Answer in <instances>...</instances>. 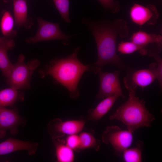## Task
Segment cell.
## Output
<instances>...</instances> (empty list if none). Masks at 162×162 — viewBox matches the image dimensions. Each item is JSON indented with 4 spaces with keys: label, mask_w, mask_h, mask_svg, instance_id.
<instances>
[{
    "label": "cell",
    "mask_w": 162,
    "mask_h": 162,
    "mask_svg": "<svg viewBox=\"0 0 162 162\" xmlns=\"http://www.w3.org/2000/svg\"><path fill=\"white\" fill-rule=\"evenodd\" d=\"M81 22L91 32L96 44L98 59L92 64V71L102 69L108 64L124 68V64L116 53V43L118 37L126 38L128 35L129 28L126 22L122 19L93 21L83 18Z\"/></svg>",
    "instance_id": "obj_1"
},
{
    "label": "cell",
    "mask_w": 162,
    "mask_h": 162,
    "mask_svg": "<svg viewBox=\"0 0 162 162\" xmlns=\"http://www.w3.org/2000/svg\"><path fill=\"white\" fill-rule=\"evenodd\" d=\"M80 48L77 47L68 56L52 60L39 71L41 78L49 75L52 77L55 83L65 87L70 98L74 99L80 96L78 86L83 74L92 71V64H84L78 58Z\"/></svg>",
    "instance_id": "obj_2"
},
{
    "label": "cell",
    "mask_w": 162,
    "mask_h": 162,
    "mask_svg": "<svg viewBox=\"0 0 162 162\" xmlns=\"http://www.w3.org/2000/svg\"><path fill=\"white\" fill-rule=\"evenodd\" d=\"M135 95V91H129L127 100L109 117L110 120L121 121L132 132L142 127H150L151 123L155 119L146 107V102Z\"/></svg>",
    "instance_id": "obj_3"
},
{
    "label": "cell",
    "mask_w": 162,
    "mask_h": 162,
    "mask_svg": "<svg viewBox=\"0 0 162 162\" xmlns=\"http://www.w3.org/2000/svg\"><path fill=\"white\" fill-rule=\"evenodd\" d=\"M25 59L23 55H19L17 62L13 64L10 72L7 78L8 84L18 90L30 88L32 75L40 64L38 59H32L26 63Z\"/></svg>",
    "instance_id": "obj_4"
},
{
    "label": "cell",
    "mask_w": 162,
    "mask_h": 162,
    "mask_svg": "<svg viewBox=\"0 0 162 162\" xmlns=\"http://www.w3.org/2000/svg\"><path fill=\"white\" fill-rule=\"evenodd\" d=\"M133 133L128 130H123L118 126H108L102 133V140L104 143L112 146L116 156L121 157L132 142Z\"/></svg>",
    "instance_id": "obj_5"
},
{
    "label": "cell",
    "mask_w": 162,
    "mask_h": 162,
    "mask_svg": "<svg viewBox=\"0 0 162 162\" xmlns=\"http://www.w3.org/2000/svg\"><path fill=\"white\" fill-rule=\"evenodd\" d=\"M38 28L35 35L27 38L26 41L28 44H35L46 40H60L63 44L68 45L72 36L63 32L58 23H54L44 20L40 17L37 19Z\"/></svg>",
    "instance_id": "obj_6"
},
{
    "label": "cell",
    "mask_w": 162,
    "mask_h": 162,
    "mask_svg": "<svg viewBox=\"0 0 162 162\" xmlns=\"http://www.w3.org/2000/svg\"><path fill=\"white\" fill-rule=\"evenodd\" d=\"M94 72L98 74L100 79V88L96 95L97 99H104L115 94L125 98L119 80L118 71L109 73L104 72L102 69H97Z\"/></svg>",
    "instance_id": "obj_7"
},
{
    "label": "cell",
    "mask_w": 162,
    "mask_h": 162,
    "mask_svg": "<svg viewBox=\"0 0 162 162\" xmlns=\"http://www.w3.org/2000/svg\"><path fill=\"white\" fill-rule=\"evenodd\" d=\"M156 63H153L148 69L128 72L123 79L125 88L129 91H135L137 87L143 88L151 84L156 79Z\"/></svg>",
    "instance_id": "obj_8"
},
{
    "label": "cell",
    "mask_w": 162,
    "mask_h": 162,
    "mask_svg": "<svg viewBox=\"0 0 162 162\" xmlns=\"http://www.w3.org/2000/svg\"><path fill=\"white\" fill-rule=\"evenodd\" d=\"M85 122L83 120H73L64 121L56 118L48 124L46 130L52 139L60 138L65 135L77 134L83 129Z\"/></svg>",
    "instance_id": "obj_9"
},
{
    "label": "cell",
    "mask_w": 162,
    "mask_h": 162,
    "mask_svg": "<svg viewBox=\"0 0 162 162\" xmlns=\"http://www.w3.org/2000/svg\"><path fill=\"white\" fill-rule=\"evenodd\" d=\"M26 120L19 115L17 109H8L0 106V139L5 136L9 130L12 135L18 133V128L25 125Z\"/></svg>",
    "instance_id": "obj_10"
},
{
    "label": "cell",
    "mask_w": 162,
    "mask_h": 162,
    "mask_svg": "<svg viewBox=\"0 0 162 162\" xmlns=\"http://www.w3.org/2000/svg\"><path fill=\"white\" fill-rule=\"evenodd\" d=\"M130 16L132 21L138 25H153L156 23L160 14L154 4H149L144 6L134 3L130 10Z\"/></svg>",
    "instance_id": "obj_11"
},
{
    "label": "cell",
    "mask_w": 162,
    "mask_h": 162,
    "mask_svg": "<svg viewBox=\"0 0 162 162\" xmlns=\"http://www.w3.org/2000/svg\"><path fill=\"white\" fill-rule=\"evenodd\" d=\"M38 146L39 144L36 142L25 141L10 137L0 143V155L25 150L28 155L32 156L36 152Z\"/></svg>",
    "instance_id": "obj_12"
},
{
    "label": "cell",
    "mask_w": 162,
    "mask_h": 162,
    "mask_svg": "<svg viewBox=\"0 0 162 162\" xmlns=\"http://www.w3.org/2000/svg\"><path fill=\"white\" fill-rule=\"evenodd\" d=\"M15 44L13 38L0 36V69L3 75L6 78L9 76L13 66L9 59L8 52L12 49Z\"/></svg>",
    "instance_id": "obj_13"
},
{
    "label": "cell",
    "mask_w": 162,
    "mask_h": 162,
    "mask_svg": "<svg viewBox=\"0 0 162 162\" xmlns=\"http://www.w3.org/2000/svg\"><path fill=\"white\" fill-rule=\"evenodd\" d=\"M14 18L16 26L27 28L33 24L32 19L28 16L27 7L25 0H13Z\"/></svg>",
    "instance_id": "obj_14"
},
{
    "label": "cell",
    "mask_w": 162,
    "mask_h": 162,
    "mask_svg": "<svg viewBox=\"0 0 162 162\" xmlns=\"http://www.w3.org/2000/svg\"><path fill=\"white\" fill-rule=\"evenodd\" d=\"M130 40L140 46L147 52L148 51L146 48L150 44H156L161 49L162 37L159 34H148L139 31L133 34Z\"/></svg>",
    "instance_id": "obj_15"
},
{
    "label": "cell",
    "mask_w": 162,
    "mask_h": 162,
    "mask_svg": "<svg viewBox=\"0 0 162 162\" xmlns=\"http://www.w3.org/2000/svg\"><path fill=\"white\" fill-rule=\"evenodd\" d=\"M119 97L115 94L104 98L95 107L89 110V119L93 121L100 120L110 110Z\"/></svg>",
    "instance_id": "obj_16"
},
{
    "label": "cell",
    "mask_w": 162,
    "mask_h": 162,
    "mask_svg": "<svg viewBox=\"0 0 162 162\" xmlns=\"http://www.w3.org/2000/svg\"><path fill=\"white\" fill-rule=\"evenodd\" d=\"M24 94L18 89L10 87L0 91V106H12L17 102L22 101Z\"/></svg>",
    "instance_id": "obj_17"
},
{
    "label": "cell",
    "mask_w": 162,
    "mask_h": 162,
    "mask_svg": "<svg viewBox=\"0 0 162 162\" xmlns=\"http://www.w3.org/2000/svg\"><path fill=\"white\" fill-rule=\"evenodd\" d=\"M52 140L55 147L57 161H74V155L73 150L66 144L65 142L59 138L52 139Z\"/></svg>",
    "instance_id": "obj_18"
},
{
    "label": "cell",
    "mask_w": 162,
    "mask_h": 162,
    "mask_svg": "<svg viewBox=\"0 0 162 162\" xmlns=\"http://www.w3.org/2000/svg\"><path fill=\"white\" fill-rule=\"evenodd\" d=\"M0 22L1 31L3 36L13 38L16 35V31L14 29V20L10 12L3 10Z\"/></svg>",
    "instance_id": "obj_19"
},
{
    "label": "cell",
    "mask_w": 162,
    "mask_h": 162,
    "mask_svg": "<svg viewBox=\"0 0 162 162\" xmlns=\"http://www.w3.org/2000/svg\"><path fill=\"white\" fill-rule=\"evenodd\" d=\"M144 146L142 141H137L134 147L126 149L122 155L125 162H141L142 161V152Z\"/></svg>",
    "instance_id": "obj_20"
},
{
    "label": "cell",
    "mask_w": 162,
    "mask_h": 162,
    "mask_svg": "<svg viewBox=\"0 0 162 162\" xmlns=\"http://www.w3.org/2000/svg\"><path fill=\"white\" fill-rule=\"evenodd\" d=\"M80 145L78 150L92 148L98 151L100 147V141L89 133L83 132L79 135Z\"/></svg>",
    "instance_id": "obj_21"
},
{
    "label": "cell",
    "mask_w": 162,
    "mask_h": 162,
    "mask_svg": "<svg viewBox=\"0 0 162 162\" xmlns=\"http://www.w3.org/2000/svg\"><path fill=\"white\" fill-rule=\"evenodd\" d=\"M117 51L121 54H129L138 51L142 55L147 54L140 46L131 41L121 42L118 44Z\"/></svg>",
    "instance_id": "obj_22"
},
{
    "label": "cell",
    "mask_w": 162,
    "mask_h": 162,
    "mask_svg": "<svg viewBox=\"0 0 162 162\" xmlns=\"http://www.w3.org/2000/svg\"><path fill=\"white\" fill-rule=\"evenodd\" d=\"M62 18L66 22H70L69 17V0H52Z\"/></svg>",
    "instance_id": "obj_23"
},
{
    "label": "cell",
    "mask_w": 162,
    "mask_h": 162,
    "mask_svg": "<svg viewBox=\"0 0 162 162\" xmlns=\"http://www.w3.org/2000/svg\"><path fill=\"white\" fill-rule=\"evenodd\" d=\"M156 52H150L148 56L154 58L157 62L156 68L157 78L159 84L161 88L162 86V60Z\"/></svg>",
    "instance_id": "obj_24"
},
{
    "label": "cell",
    "mask_w": 162,
    "mask_h": 162,
    "mask_svg": "<svg viewBox=\"0 0 162 162\" xmlns=\"http://www.w3.org/2000/svg\"><path fill=\"white\" fill-rule=\"evenodd\" d=\"M106 10H110L113 13L118 12L120 8L119 1L117 0H98Z\"/></svg>",
    "instance_id": "obj_25"
},
{
    "label": "cell",
    "mask_w": 162,
    "mask_h": 162,
    "mask_svg": "<svg viewBox=\"0 0 162 162\" xmlns=\"http://www.w3.org/2000/svg\"><path fill=\"white\" fill-rule=\"evenodd\" d=\"M65 143L73 150H78L80 145L79 136L77 134L68 135L66 138Z\"/></svg>",
    "instance_id": "obj_26"
}]
</instances>
